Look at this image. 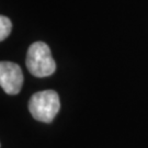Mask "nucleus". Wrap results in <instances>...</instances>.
I'll list each match as a JSON object with an SVG mask.
<instances>
[{
  "instance_id": "nucleus-1",
  "label": "nucleus",
  "mask_w": 148,
  "mask_h": 148,
  "mask_svg": "<svg viewBox=\"0 0 148 148\" xmlns=\"http://www.w3.org/2000/svg\"><path fill=\"white\" fill-rule=\"evenodd\" d=\"M25 65L31 75L37 78L48 77L56 70V63L52 56L51 48L44 42H35L29 47Z\"/></svg>"
},
{
  "instance_id": "nucleus-2",
  "label": "nucleus",
  "mask_w": 148,
  "mask_h": 148,
  "mask_svg": "<svg viewBox=\"0 0 148 148\" xmlns=\"http://www.w3.org/2000/svg\"><path fill=\"white\" fill-rule=\"evenodd\" d=\"M60 109L58 93L54 90L38 91L29 101V111L36 121L51 123Z\"/></svg>"
},
{
  "instance_id": "nucleus-4",
  "label": "nucleus",
  "mask_w": 148,
  "mask_h": 148,
  "mask_svg": "<svg viewBox=\"0 0 148 148\" xmlns=\"http://www.w3.org/2000/svg\"><path fill=\"white\" fill-rule=\"evenodd\" d=\"M12 30V23L10 19L5 16H0V41H5Z\"/></svg>"
},
{
  "instance_id": "nucleus-3",
  "label": "nucleus",
  "mask_w": 148,
  "mask_h": 148,
  "mask_svg": "<svg viewBox=\"0 0 148 148\" xmlns=\"http://www.w3.org/2000/svg\"><path fill=\"white\" fill-rule=\"evenodd\" d=\"M23 74L21 67L12 62L0 63V86L5 93L16 95L21 91Z\"/></svg>"
}]
</instances>
